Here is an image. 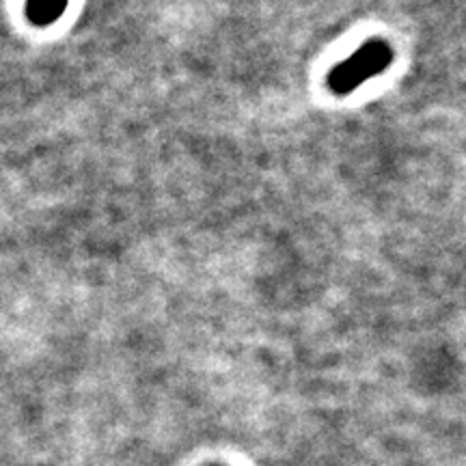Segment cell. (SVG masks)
I'll return each instance as SVG.
<instances>
[{
  "label": "cell",
  "instance_id": "cell-1",
  "mask_svg": "<svg viewBox=\"0 0 466 466\" xmlns=\"http://www.w3.org/2000/svg\"><path fill=\"white\" fill-rule=\"evenodd\" d=\"M393 48L382 39H371L360 46L352 56L333 67L329 74V89L337 96L352 93L357 86L367 83L374 76L382 74L384 69L391 66Z\"/></svg>",
  "mask_w": 466,
  "mask_h": 466
},
{
  "label": "cell",
  "instance_id": "cell-2",
  "mask_svg": "<svg viewBox=\"0 0 466 466\" xmlns=\"http://www.w3.org/2000/svg\"><path fill=\"white\" fill-rule=\"evenodd\" d=\"M69 0H26V17L35 26H50L66 14Z\"/></svg>",
  "mask_w": 466,
  "mask_h": 466
}]
</instances>
